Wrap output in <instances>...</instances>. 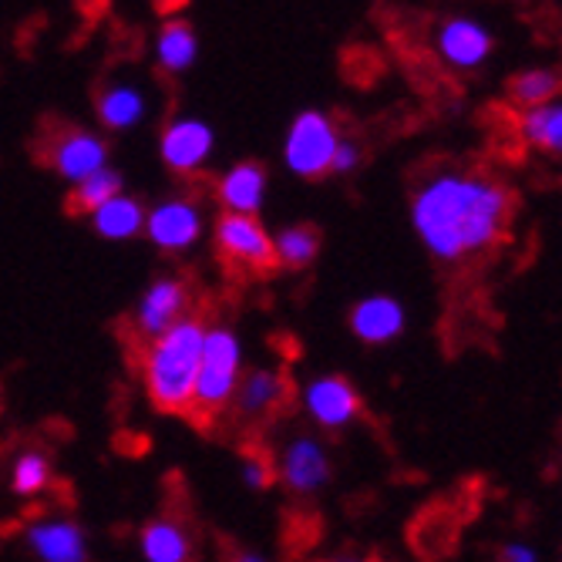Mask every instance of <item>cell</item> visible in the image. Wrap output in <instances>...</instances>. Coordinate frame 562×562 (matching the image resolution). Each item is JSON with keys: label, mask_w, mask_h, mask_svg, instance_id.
<instances>
[{"label": "cell", "mask_w": 562, "mask_h": 562, "mask_svg": "<svg viewBox=\"0 0 562 562\" xmlns=\"http://www.w3.org/2000/svg\"><path fill=\"white\" fill-rule=\"evenodd\" d=\"M516 199L479 169H435L412 195V226L441 263L475 260L502 243Z\"/></svg>", "instance_id": "obj_1"}, {"label": "cell", "mask_w": 562, "mask_h": 562, "mask_svg": "<svg viewBox=\"0 0 562 562\" xmlns=\"http://www.w3.org/2000/svg\"><path fill=\"white\" fill-rule=\"evenodd\" d=\"M206 327H210L206 317L186 314L166 334L142 344L138 371H142V384L148 391V401L156 404V412L192 422L195 374H199V357H202V340H206Z\"/></svg>", "instance_id": "obj_2"}, {"label": "cell", "mask_w": 562, "mask_h": 562, "mask_svg": "<svg viewBox=\"0 0 562 562\" xmlns=\"http://www.w3.org/2000/svg\"><path fill=\"white\" fill-rule=\"evenodd\" d=\"M236 387H239V340L229 327H206L199 374H195L192 422L202 428L220 422L229 412Z\"/></svg>", "instance_id": "obj_3"}, {"label": "cell", "mask_w": 562, "mask_h": 562, "mask_svg": "<svg viewBox=\"0 0 562 562\" xmlns=\"http://www.w3.org/2000/svg\"><path fill=\"white\" fill-rule=\"evenodd\" d=\"M216 252L223 257L226 267H233L246 277H263L277 267L273 236L260 226L257 216L226 213L216 223Z\"/></svg>", "instance_id": "obj_4"}, {"label": "cell", "mask_w": 562, "mask_h": 562, "mask_svg": "<svg viewBox=\"0 0 562 562\" xmlns=\"http://www.w3.org/2000/svg\"><path fill=\"white\" fill-rule=\"evenodd\" d=\"M337 145H340V135H337V125L327 115L303 112L290 125L283 156H286L290 172H296L303 179H321V176L330 172Z\"/></svg>", "instance_id": "obj_5"}, {"label": "cell", "mask_w": 562, "mask_h": 562, "mask_svg": "<svg viewBox=\"0 0 562 562\" xmlns=\"http://www.w3.org/2000/svg\"><path fill=\"white\" fill-rule=\"evenodd\" d=\"M44 162L55 169L61 179L68 182H85L88 176L105 169V159H109V148L101 142L94 132H85V128H58L50 132L44 148H41Z\"/></svg>", "instance_id": "obj_6"}, {"label": "cell", "mask_w": 562, "mask_h": 562, "mask_svg": "<svg viewBox=\"0 0 562 562\" xmlns=\"http://www.w3.org/2000/svg\"><path fill=\"white\" fill-rule=\"evenodd\" d=\"M186 306H189V286L182 280L162 277V280L151 283L145 290V296L138 300L135 314H132V330H135L138 344L156 340L172 324H179L186 317Z\"/></svg>", "instance_id": "obj_7"}, {"label": "cell", "mask_w": 562, "mask_h": 562, "mask_svg": "<svg viewBox=\"0 0 562 562\" xmlns=\"http://www.w3.org/2000/svg\"><path fill=\"white\" fill-rule=\"evenodd\" d=\"M303 407L321 428L337 431V428L350 425L357 415H361V397H357V391H353V384L347 378L327 374V378H317V381L306 384Z\"/></svg>", "instance_id": "obj_8"}, {"label": "cell", "mask_w": 562, "mask_h": 562, "mask_svg": "<svg viewBox=\"0 0 562 562\" xmlns=\"http://www.w3.org/2000/svg\"><path fill=\"white\" fill-rule=\"evenodd\" d=\"M145 233L166 252L189 249L202 233V213L189 199H169L145 216Z\"/></svg>", "instance_id": "obj_9"}, {"label": "cell", "mask_w": 562, "mask_h": 562, "mask_svg": "<svg viewBox=\"0 0 562 562\" xmlns=\"http://www.w3.org/2000/svg\"><path fill=\"white\" fill-rule=\"evenodd\" d=\"M290 397V384L277 371H252L239 378V387L233 394L229 412L243 422H263L277 415Z\"/></svg>", "instance_id": "obj_10"}, {"label": "cell", "mask_w": 562, "mask_h": 562, "mask_svg": "<svg viewBox=\"0 0 562 562\" xmlns=\"http://www.w3.org/2000/svg\"><path fill=\"white\" fill-rule=\"evenodd\" d=\"M280 479L296 495H311V492L324 488L330 479V458H327L324 445L314 438L290 441L280 458Z\"/></svg>", "instance_id": "obj_11"}, {"label": "cell", "mask_w": 562, "mask_h": 562, "mask_svg": "<svg viewBox=\"0 0 562 562\" xmlns=\"http://www.w3.org/2000/svg\"><path fill=\"white\" fill-rule=\"evenodd\" d=\"M210 151H213V132L199 119H179L162 135V159L179 176H192L195 169H202Z\"/></svg>", "instance_id": "obj_12"}, {"label": "cell", "mask_w": 562, "mask_h": 562, "mask_svg": "<svg viewBox=\"0 0 562 562\" xmlns=\"http://www.w3.org/2000/svg\"><path fill=\"white\" fill-rule=\"evenodd\" d=\"M404 306L394 296L374 293L364 296L361 303L350 311V330L357 334V340L364 344H391L401 337L404 330Z\"/></svg>", "instance_id": "obj_13"}, {"label": "cell", "mask_w": 562, "mask_h": 562, "mask_svg": "<svg viewBox=\"0 0 562 562\" xmlns=\"http://www.w3.org/2000/svg\"><path fill=\"white\" fill-rule=\"evenodd\" d=\"M438 55L458 71H472L492 55V37L475 21L454 18L438 31Z\"/></svg>", "instance_id": "obj_14"}, {"label": "cell", "mask_w": 562, "mask_h": 562, "mask_svg": "<svg viewBox=\"0 0 562 562\" xmlns=\"http://www.w3.org/2000/svg\"><path fill=\"white\" fill-rule=\"evenodd\" d=\"M267 195V169L260 162H239L220 179V202L233 216H257Z\"/></svg>", "instance_id": "obj_15"}, {"label": "cell", "mask_w": 562, "mask_h": 562, "mask_svg": "<svg viewBox=\"0 0 562 562\" xmlns=\"http://www.w3.org/2000/svg\"><path fill=\"white\" fill-rule=\"evenodd\" d=\"M27 542L41 562H85L88 559L85 532L68 519H50V522L31 526Z\"/></svg>", "instance_id": "obj_16"}, {"label": "cell", "mask_w": 562, "mask_h": 562, "mask_svg": "<svg viewBox=\"0 0 562 562\" xmlns=\"http://www.w3.org/2000/svg\"><path fill=\"white\" fill-rule=\"evenodd\" d=\"M516 132L529 148L546 151V156H562V94L539 109L522 112Z\"/></svg>", "instance_id": "obj_17"}, {"label": "cell", "mask_w": 562, "mask_h": 562, "mask_svg": "<svg viewBox=\"0 0 562 562\" xmlns=\"http://www.w3.org/2000/svg\"><path fill=\"white\" fill-rule=\"evenodd\" d=\"M142 552L148 562H192V539L189 529L169 516L148 522L142 529Z\"/></svg>", "instance_id": "obj_18"}, {"label": "cell", "mask_w": 562, "mask_h": 562, "mask_svg": "<svg viewBox=\"0 0 562 562\" xmlns=\"http://www.w3.org/2000/svg\"><path fill=\"white\" fill-rule=\"evenodd\" d=\"M145 115V94L135 85L115 81L98 94V119L105 122V128H132Z\"/></svg>", "instance_id": "obj_19"}, {"label": "cell", "mask_w": 562, "mask_h": 562, "mask_svg": "<svg viewBox=\"0 0 562 562\" xmlns=\"http://www.w3.org/2000/svg\"><path fill=\"white\" fill-rule=\"evenodd\" d=\"M91 220H94V229L105 239H128L138 229H145V210L128 195L109 199L98 213H91Z\"/></svg>", "instance_id": "obj_20"}, {"label": "cell", "mask_w": 562, "mask_h": 562, "mask_svg": "<svg viewBox=\"0 0 562 562\" xmlns=\"http://www.w3.org/2000/svg\"><path fill=\"white\" fill-rule=\"evenodd\" d=\"M317 252H321V233L314 226H286L273 239L277 267H286V270L311 267L317 260Z\"/></svg>", "instance_id": "obj_21"}, {"label": "cell", "mask_w": 562, "mask_h": 562, "mask_svg": "<svg viewBox=\"0 0 562 562\" xmlns=\"http://www.w3.org/2000/svg\"><path fill=\"white\" fill-rule=\"evenodd\" d=\"M508 94H513L516 109H522V112L539 109V105H546V101L562 94V75L552 71V68L522 71V75L513 78V85H508Z\"/></svg>", "instance_id": "obj_22"}, {"label": "cell", "mask_w": 562, "mask_h": 562, "mask_svg": "<svg viewBox=\"0 0 562 562\" xmlns=\"http://www.w3.org/2000/svg\"><path fill=\"white\" fill-rule=\"evenodd\" d=\"M115 195H122V176L112 169H101V172H94L75 186L68 206H71V213H98Z\"/></svg>", "instance_id": "obj_23"}, {"label": "cell", "mask_w": 562, "mask_h": 562, "mask_svg": "<svg viewBox=\"0 0 562 562\" xmlns=\"http://www.w3.org/2000/svg\"><path fill=\"white\" fill-rule=\"evenodd\" d=\"M156 50H159V65L166 71H172V75L186 71L195 61V34L182 21H172V24L162 27Z\"/></svg>", "instance_id": "obj_24"}, {"label": "cell", "mask_w": 562, "mask_h": 562, "mask_svg": "<svg viewBox=\"0 0 562 562\" xmlns=\"http://www.w3.org/2000/svg\"><path fill=\"white\" fill-rule=\"evenodd\" d=\"M50 482V465L41 451H24L14 465V475H11V485L18 495H37L41 488H47Z\"/></svg>", "instance_id": "obj_25"}, {"label": "cell", "mask_w": 562, "mask_h": 562, "mask_svg": "<svg viewBox=\"0 0 562 562\" xmlns=\"http://www.w3.org/2000/svg\"><path fill=\"white\" fill-rule=\"evenodd\" d=\"M273 479H277L273 458L263 454V451H246V458H243V482L249 488H267V485H273Z\"/></svg>", "instance_id": "obj_26"}, {"label": "cell", "mask_w": 562, "mask_h": 562, "mask_svg": "<svg viewBox=\"0 0 562 562\" xmlns=\"http://www.w3.org/2000/svg\"><path fill=\"white\" fill-rule=\"evenodd\" d=\"M361 166V148L353 142H340L337 151H334V162H330V172H353Z\"/></svg>", "instance_id": "obj_27"}, {"label": "cell", "mask_w": 562, "mask_h": 562, "mask_svg": "<svg viewBox=\"0 0 562 562\" xmlns=\"http://www.w3.org/2000/svg\"><path fill=\"white\" fill-rule=\"evenodd\" d=\"M502 562H539V552L529 542H508L502 549Z\"/></svg>", "instance_id": "obj_28"}, {"label": "cell", "mask_w": 562, "mask_h": 562, "mask_svg": "<svg viewBox=\"0 0 562 562\" xmlns=\"http://www.w3.org/2000/svg\"><path fill=\"white\" fill-rule=\"evenodd\" d=\"M233 562H267L263 555H257V552H236L233 555Z\"/></svg>", "instance_id": "obj_29"}, {"label": "cell", "mask_w": 562, "mask_h": 562, "mask_svg": "<svg viewBox=\"0 0 562 562\" xmlns=\"http://www.w3.org/2000/svg\"><path fill=\"white\" fill-rule=\"evenodd\" d=\"M334 562H368V559H334Z\"/></svg>", "instance_id": "obj_30"}]
</instances>
